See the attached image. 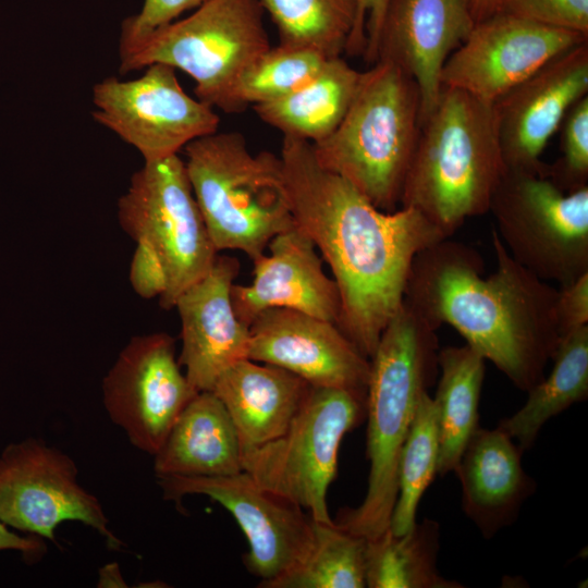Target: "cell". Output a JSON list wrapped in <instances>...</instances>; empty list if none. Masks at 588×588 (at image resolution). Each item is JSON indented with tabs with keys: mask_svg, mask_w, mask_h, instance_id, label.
I'll list each match as a JSON object with an SVG mask.
<instances>
[{
	"mask_svg": "<svg viewBox=\"0 0 588 588\" xmlns=\"http://www.w3.org/2000/svg\"><path fill=\"white\" fill-rule=\"evenodd\" d=\"M280 158L295 224L329 265L340 297L338 328L367 358L401 308L415 257L446 238L418 210L375 207L323 169L313 145L283 136Z\"/></svg>",
	"mask_w": 588,
	"mask_h": 588,
	"instance_id": "cell-1",
	"label": "cell"
},
{
	"mask_svg": "<svg viewBox=\"0 0 588 588\" xmlns=\"http://www.w3.org/2000/svg\"><path fill=\"white\" fill-rule=\"evenodd\" d=\"M495 270L485 277L480 254L450 237L414 259L404 302L432 328L452 326L519 390L541 381L561 341L558 289L518 264L495 230Z\"/></svg>",
	"mask_w": 588,
	"mask_h": 588,
	"instance_id": "cell-2",
	"label": "cell"
},
{
	"mask_svg": "<svg viewBox=\"0 0 588 588\" xmlns=\"http://www.w3.org/2000/svg\"><path fill=\"white\" fill-rule=\"evenodd\" d=\"M437 330L403 301L369 358L366 388L369 461L367 491L355 509L334 523L372 539L389 528L397 497V463L421 395L439 373Z\"/></svg>",
	"mask_w": 588,
	"mask_h": 588,
	"instance_id": "cell-3",
	"label": "cell"
},
{
	"mask_svg": "<svg viewBox=\"0 0 588 588\" xmlns=\"http://www.w3.org/2000/svg\"><path fill=\"white\" fill-rule=\"evenodd\" d=\"M505 170L493 103L442 86L420 125L400 207L418 210L451 237L489 211Z\"/></svg>",
	"mask_w": 588,
	"mask_h": 588,
	"instance_id": "cell-4",
	"label": "cell"
},
{
	"mask_svg": "<svg viewBox=\"0 0 588 588\" xmlns=\"http://www.w3.org/2000/svg\"><path fill=\"white\" fill-rule=\"evenodd\" d=\"M122 229L136 243L130 280L144 298L170 309L218 255L179 155L144 161L118 201Z\"/></svg>",
	"mask_w": 588,
	"mask_h": 588,
	"instance_id": "cell-5",
	"label": "cell"
},
{
	"mask_svg": "<svg viewBox=\"0 0 588 588\" xmlns=\"http://www.w3.org/2000/svg\"><path fill=\"white\" fill-rule=\"evenodd\" d=\"M420 125L416 82L395 64L378 60L362 72L339 126L311 144L314 156L375 207L391 212L400 206Z\"/></svg>",
	"mask_w": 588,
	"mask_h": 588,
	"instance_id": "cell-6",
	"label": "cell"
},
{
	"mask_svg": "<svg viewBox=\"0 0 588 588\" xmlns=\"http://www.w3.org/2000/svg\"><path fill=\"white\" fill-rule=\"evenodd\" d=\"M185 170L218 252L245 253L252 260L295 225L280 156L252 154L243 134L213 132L184 147Z\"/></svg>",
	"mask_w": 588,
	"mask_h": 588,
	"instance_id": "cell-7",
	"label": "cell"
},
{
	"mask_svg": "<svg viewBox=\"0 0 588 588\" xmlns=\"http://www.w3.org/2000/svg\"><path fill=\"white\" fill-rule=\"evenodd\" d=\"M264 13L260 0H209L119 53L120 73L170 65L194 79L197 99L234 113L238 81L271 48Z\"/></svg>",
	"mask_w": 588,
	"mask_h": 588,
	"instance_id": "cell-8",
	"label": "cell"
},
{
	"mask_svg": "<svg viewBox=\"0 0 588 588\" xmlns=\"http://www.w3.org/2000/svg\"><path fill=\"white\" fill-rule=\"evenodd\" d=\"M366 392L311 387L289 428L277 439L242 450V466L259 486L332 524L328 489L335 478L343 437L366 414Z\"/></svg>",
	"mask_w": 588,
	"mask_h": 588,
	"instance_id": "cell-9",
	"label": "cell"
},
{
	"mask_svg": "<svg viewBox=\"0 0 588 588\" xmlns=\"http://www.w3.org/2000/svg\"><path fill=\"white\" fill-rule=\"evenodd\" d=\"M489 211L510 255L543 281L588 272V186L566 193L543 172L507 169Z\"/></svg>",
	"mask_w": 588,
	"mask_h": 588,
	"instance_id": "cell-10",
	"label": "cell"
},
{
	"mask_svg": "<svg viewBox=\"0 0 588 588\" xmlns=\"http://www.w3.org/2000/svg\"><path fill=\"white\" fill-rule=\"evenodd\" d=\"M93 119L133 146L144 161L174 155L218 131L213 108L187 95L175 69L152 63L137 78L107 77L93 87Z\"/></svg>",
	"mask_w": 588,
	"mask_h": 588,
	"instance_id": "cell-11",
	"label": "cell"
},
{
	"mask_svg": "<svg viewBox=\"0 0 588 588\" xmlns=\"http://www.w3.org/2000/svg\"><path fill=\"white\" fill-rule=\"evenodd\" d=\"M77 475L68 454L40 439L10 443L0 453V520L54 543L60 524L79 522L119 550L124 543L112 534L101 503L79 485Z\"/></svg>",
	"mask_w": 588,
	"mask_h": 588,
	"instance_id": "cell-12",
	"label": "cell"
},
{
	"mask_svg": "<svg viewBox=\"0 0 588 588\" xmlns=\"http://www.w3.org/2000/svg\"><path fill=\"white\" fill-rule=\"evenodd\" d=\"M158 483L167 500L179 502L186 494H200L228 510L247 539L244 563L260 578L259 585L298 565L314 548V518L244 470L220 477H161Z\"/></svg>",
	"mask_w": 588,
	"mask_h": 588,
	"instance_id": "cell-13",
	"label": "cell"
},
{
	"mask_svg": "<svg viewBox=\"0 0 588 588\" xmlns=\"http://www.w3.org/2000/svg\"><path fill=\"white\" fill-rule=\"evenodd\" d=\"M197 393L181 370L174 340L162 332L133 338L102 380L109 418L151 456Z\"/></svg>",
	"mask_w": 588,
	"mask_h": 588,
	"instance_id": "cell-14",
	"label": "cell"
},
{
	"mask_svg": "<svg viewBox=\"0 0 588 588\" xmlns=\"http://www.w3.org/2000/svg\"><path fill=\"white\" fill-rule=\"evenodd\" d=\"M585 41L580 33L498 12L476 23L450 54L441 84L494 103L549 60Z\"/></svg>",
	"mask_w": 588,
	"mask_h": 588,
	"instance_id": "cell-15",
	"label": "cell"
},
{
	"mask_svg": "<svg viewBox=\"0 0 588 588\" xmlns=\"http://www.w3.org/2000/svg\"><path fill=\"white\" fill-rule=\"evenodd\" d=\"M588 95V41L555 56L493 103L507 169L547 173L540 159L567 111Z\"/></svg>",
	"mask_w": 588,
	"mask_h": 588,
	"instance_id": "cell-16",
	"label": "cell"
},
{
	"mask_svg": "<svg viewBox=\"0 0 588 588\" xmlns=\"http://www.w3.org/2000/svg\"><path fill=\"white\" fill-rule=\"evenodd\" d=\"M248 358L285 369L311 387L366 392L370 362L333 322L286 309L249 324Z\"/></svg>",
	"mask_w": 588,
	"mask_h": 588,
	"instance_id": "cell-17",
	"label": "cell"
},
{
	"mask_svg": "<svg viewBox=\"0 0 588 588\" xmlns=\"http://www.w3.org/2000/svg\"><path fill=\"white\" fill-rule=\"evenodd\" d=\"M475 22L468 0H389L376 45V61H389L417 84L420 123L442 89L441 72Z\"/></svg>",
	"mask_w": 588,
	"mask_h": 588,
	"instance_id": "cell-18",
	"label": "cell"
},
{
	"mask_svg": "<svg viewBox=\"0 0 588 588\" xmlns=\"http://www.w3.org/2000/svg\"><path fill=\"white\" fill-rule=\"evenodd\" d=\"M240 262L217 255L208 272L176 299L182 351L179 363L197 391H211L236 362L248 358L249 326L233 308L231 291Z\"/></svg>",
	"mask_w": 588,
	"mask_h": 588,
	"instance_id": "cell-19",
	"label": "cell"
},
{
	"mask_svg": "<svg viewBox=\"0 0 588 588\" xmlns=\"http://www.w3.org/2000/svg\"><path fill=\"white\" fill-rule=\"evenodd\" d=\"M257 257L247 285L233 284L231 298L237 318L249 326L264 310L286 308L336 323L341 297L333 278L322 268L314 242L296 224L268 244Z\"/></svg>",
	"mask_w": 588,
	"mask_h": 588,
	"instance_id": "cell-20",
	"label": "cell"
},
{
	"mask_svg": "<svg viewBox=\"0 0 588 588\" xmlns=\"http://www.w3.org/2000/svg\"><path fill=\"white\" fill-rule=\"evenodd\" d=\"M523 450L502 429L478 428L454 470L462 509L487 539L512 524L536 482L522 465Z\"/></svg>",
	"mask_w": 588,
	"mask_h": 588,
	"instance_id": "cell-21",
	"label": "cell"
},
{
	"mask_svg": "<svg viewBox=\"0 0 588 588\" xmlns=\"http://www.w3.org/2000/svg\"><path fill=\"white\" fill-rule=\"evenodd\" d=\"M309 389L310 384L285 369L244 358L218 378L211 392L229 413L243 450L285 432Z\"/></svg>",
	"mask_w": 588,
	"mask_h": 588,
	"instance_id": "cell-22",
	"label": "cell"
},
{
	"mask_svg": "<svg viewBox=\"0 0 588 588\" xmlns=\"http://www.w3.org/2000/svg\"><path fill=\"white\" fill-rule=\"evenodd\" d=\"M154 456L161 477H220L243 471L242 445L224 405L211 391L184 407Z\"/></svg>",
	"mask_w": 588,
	"mask_h": 588,
	"instance_id": "cell-23",
	"label": "cell"
},
{
	"mask_svg": "<svg viewBox=\"0 0 588 588\" xmlns=\"http://www.w3.org/2000/svg\"><path fill=\"white\" fill-rule=\"evenodd\" d=\"M362 72L344 59H328L319 74L301 89L280 99L254 105L266 124L283 136L317 144L339 126L356 94Z\"/></svg>",
	"mask_w": 588,
	"mask_h": 588,
	"instance_id": "cell-24",
	"label": "cell"
},
{
	"mask_svg": "<svg viewBox=\"0 0 588 588\" xmlns=\"http://www.w3.org/2000/svg\"><path fill=\"white\" fill-rule=\"evenodd\" d=\"M485 362L467 344L439 350L440 377L432 399L439 429L440 476L454 473L468 441L479 428Z\"/></svg>",
	"mask_w": 588,
	"mask_h": 588,
	"instance_id": "cell-25",
	"label": "cell"
},
{
	"mask_svg": "<svg viewBox=\"0 0 588 588\" xmlns=\"http://www.w3.org/2000/svg\"><path fill=\"white\" fill-rule=\"evenodd\" d=\"M548 377L530 388L526 403L498 427L525 451L530 449L543 425L588 396V326L561 339Z\"/></svg>",
	"mask_w": 588,
	"mask_h": 588,
	"instance_id": "cell-26",
	"label": "cell"
},
{
	"mask_svg": "<svg viewBox=\"0 0 588 588\" xmlns=\"http://www.w3.org/2000/svg\"><path fill=\"white\" fill-rule=\"evenodd\" d=\"M440 528L425 518L403 535L390 528L366 539L365 576L368 588H462L437 566Z\"/></svg>",
	"mask_w": 588,
	"mask_h": 588,
	"instance_id": "cell-27",
	"label": "cell"
},
{
	"mask_svg": "<svg viewBox=\"0 0 588 588\" xmlns=\"http://www.w3.org/2000/svg\"><path fill=\"white\" fill-rule=\"evenodd\" d=\"M275 25L279 45L340 57L354 28L358 0H260Z\"/></svg>",
	"mask_w": 588,
	"mask_h": 588,
	"instance_id": "cell-28",
	"label": "cell"
},
{
	"mask_svg": "<svg viewBox=\"0 0 588 588\" xmlns=\"http://www.w3.org/2000/svg\"><path fill=\"white\" fill-rule=\"evenodd\" d=\"M315 544L308 556L265 588H365L366 539L314 519Z\"/></svg>",
	"mask_w": 588,
	"mask_h": 588,
	"instance_id": "cell-29",
	"label": "cell"
},
{
	"mask_svg": "<svg viewBox=\"0 0 588 588\" xmlns=\"http://www.w3.org/2000/svg\"><path fill=\"white\" fill-rule=\"evenodd\" d=\"M439 429L433 399L425 392L417 405L397 463V497L389 528L403 535L416 524L425 491L438 474Z\"/></svg>",
	"mask_w": 588,
	"mask_h": 588,
	"instance_id": "cell-30",
	"label": "cell"
},
{
	"mask_svg": "<svg viewBox=\"0 0 588 588\" xmlns=\"http://www.w3.org/2000/svg\"><path fill=\"white\" fill-rule=\"evenodd\" d=\"M328 59L308 48L271 47L238 81L233 94L235 112L301 89L319 74Z\"/></svg>",
	"mask_w": 588,
	"mask_h": 588,
	"instance_id": "cell-31",
	"label": "cell"
},
{
	"mask_svg": "<svg viewBox=\"0 0 588 588\" xmlns=\"http://www.w3.org/2000/svg\"><path fill=\"white\" fill-rule=\"evenodd\" d=\"M561 156L547 167V175L566 193L588 186V95L562 121Z\"/></svg>",
	"mask_w": 588,
	"mask_h": 588,
	"instance_id": "cell-32",
	"label": "cell"
},
{
	"mask_svg": "<svg viewBox=\"0 0 588 588\" xmlns=\"http://www.w3.org/2000/svg\"><path fill=\"white\" fill-rule=\"evenodd\" d=\"M499 12L588 37V0H504Z\"/></svg>",
	"mask_w": 588,
	"mask_h": 588,
	"instance_id": "cell-33",
	"label": "cell"
},
{
	"mask_svg": "<svg viewBox=\"0 0 588 588\" xmlns=\"http://www.w3.org/2000/svg\"><path fill=\"white\" fill-rule=\"evenodd\" d=\"M209 0H145L142 10L123 21L119 53L142 41L156 29L172 23L183 12Z\"/></svg>",
	"mask_w": 588,
	"mask_h": 588,
	"instance_id": "cell-34",
	"label": "cell"
},
{
	"mask_svg": "<svg viewBox=\"0 0 588 588\" xmlns=\"http://www.w3.org/2000/svg\"><path fill=\"white\" fill-rule=\"evenodd\" d=\"M389 0H358L354 28L347 40L345 52L363 57L368 64L376 62V45Z\"/></svg>",
	"mask_w": 588,
	"mask_h": 588,
	"instance_id": "cell-35",
	"label": "cell"
},
{
	"mask_svg": "<svg viewBox=\"0 0 588 588\" xmlns=\"http://www.w3.org/2000/svg\"><path fill=\"white\" fill-rule=\"evenodd\" d=\"M554 313L561 339L588 326V272L567 284L560 285Z\"/></svg>",
	"mask_w": 588,
	"mask_h": 588,
	"instance_id": "cell-36",
	"label": "cell"
},
{
	"mask_svg": "<svg viewBox=\"0 0 588 588\" xmlns=\"http://www.w3.org/2000/svg\"><path fill=\"white\" fill-rule=\"evenodd\" d=\"M45 539L35 536H21L11 531L9 526L0 520V551L13 550L20 552L28 562L39 560L47 551Z\"/></svg>",
	"mask_w": 588,
	"mask_h": 588,
	"instance_id": "cell-37",
	"label": "cell"
},
{
	"mask_svg": "<svg viewBox=\"0 0 588 588\" xmlns=\"http://www.w3.org/2000/svg\"><path fill=\"white\" fill-rule=\"evenodd\" d=\"M503 1L504 0H468L469 10L475 24L498 13Z\"/></svg>",
	"mask_w": 588,
	"mask_h": 588,
	"instance_id": "cell-38",
	"label": "cell"
}]
</instances>
